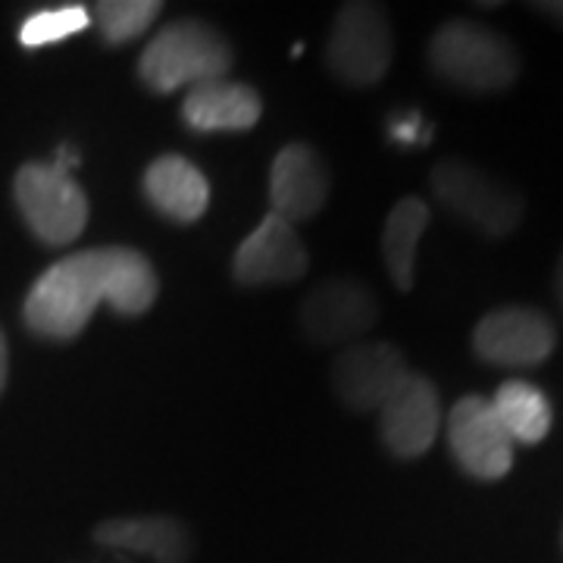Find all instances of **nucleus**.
Segmentation results:
<instances>
[{"mask_svg":"<svg viewBox=\"0 0 563 563\" xmlns=\"http://www.w3.org/2000/svg\"><path fill=\"white\" fill-rule=\"evenodd\" d=\"M157 273L141 251L88 247L41 273L22 317L41 339L69 342L91 322L98 303H110L120 317H141L157 301Z\"/></svg>","mask_w":563,"mask_h":563,"instance_id":"obj_1","label":"nucleus"},{"mask_svg":"<svg viewBox=\"0 0 563 563\" xmlns=\"http://www.w3.org/2000/svg\"><path fill=\"white\" fill-rule=\"evenodd\" d=\"M432 73L473 95H495L520 76V54L510 41L473 20H451L429 41Z\"/></svg>","mask_w":563,"mask_h":563,"instance_id":"obj_2","label":"nucleus"},{"mask_svg":"<svg viewBox=\"0 0 563 563\" xmlns=\"http://www.w3.org/2000/svg\"><path fill=\"white\" fill-rule=\"evenodd\" d=\"M229 69L232 44L201 20H176L163 25L139 60L141 81L161 95L225 79Z\"/></svg>","mask_w":563,"mask_h":563,"instance_id":"obj_3","label":"nucleus"},{"mask_svg":"<svg viewBox=\"0 0 563 563\" xmlns=\"http://www.w3.org/2000/svg\"><path fill=\"white\" fill-rule=\"evenodd\" d=\"M432 195L442 207L457 213L473 229H479L488 239L510 235L523 220V198L504 185L485 169L466 161H442L435 163L432 176Z\"/></svg>","mask_w":563,"mask_h":563,"instance_id":"obj_4","label":"nucleus"},{"mask_svg":"<svg viewBox=\"0 0 563 563\" xmlns=\"http://www.w3.org/2000/svg\"><path fill=\"white\" fill-rule=\"evenodd\" d=\"M13 195L25 225L44 244L57 247V244L76 242L88 225L85 191L79 188V181L57 169L54 163H25L16 173Z\"/></svg>","mask_w":563,"mask_h":563,"instance_id":"obj_5","label":"nucleus"},{"mask_svg":"<svg viewBox=\"0 0 563 563\" xmlns=\"http://www.w3.org/2000/svg\"><path fill=\"white\" fill-rule=\"evenodd\" d=\"M391 25L379 3L351 0L344 3L332 25V38L325 47L329 69L354 88H366L385 79L391 66Z\"/></svg>","mask_w":563,"mask_h":563,"instance_id":"obj_6","label":"nucleus"},{"mask_svg":"<svg viewBox=\"0 0 563 563\" xmlns=\"http://www.w3.org/2000/svg\"><path fill=\"white\" fill-rule=\"evenodd\" d=\"M448 444L463 473L476 479H501L514 466V442L488 398L466 395L448 413Z\"/></svg>","mask_w":563,"mask_h":563,"instance_id":"obj_7","label":"nucleus"},{"mask_svg":"<svg viewBox=\"0 0 563 563\" xmlns=\"http://www.w3.org/2000/svg\"><path fill=\"white\" fill-rule=\"evenodd\" d=\"M558 344L554 322L536 307H498L473 332V351L492 366H539Z\"/></svg>","mask_w":563,"mask_h":563,"instance_id":"obj_8","label":"nucleus"},{"mask_svg":"<svg viewBox=\"0 0 563 563\" xmlns=\"http://www.w3.org/2000/svg\"><path fill=\"white\" fill-rule=\"evenodd\" d=\"M379 320L373 291L354 279H332L317 285L301 303L303 332L320 344L354 342Z\"/></svg>","mask_w":563,"mask_h":563,"instance_id":"obj_9","label":"nucleus"},{"mask_svg":"<svg viewBox=\"0 0 563 563\" xmlns=\"http://www.w3.org/2000/svg\"><path fill=\"white\" fill-rule=\"evenodd\" d=\"M407 376L404 354L385 342L351 344L332 366V385L351 410H379Z\"/></svg>","mask_w":563,"mask_h":563,"instance_id":"obj_10","label":"nucleus"},{"mask_svg":"<svg viewBox=\"0 0 563 563\" xmlns=\"http://www.w3.org/2000/svg\"><path fill=\"white\" fill-rule=\"evenodd\" d=\"M442 401L439 388L426 376L410 373L404 385L379 407V432L395 457H420L439 439Z\"/></svg>","mask_w":563,"mask_h":563,"instance_id":"obj_11","label":"nucleus"},{"mask_svg":"<svg viewBox=\"0 0 563 563\" xmlns=\"http://www.w3.org/2000/svg\"><path fill=\"white\" fill-rule=\"evenodd\" d=\"M307 273V247L291 222L269 213L235 251L232 276L242 285H279L295 282Z\"/></svg>","mask_w":563,"mask_h":563,"instance_id":"obj_12","label":"nucleus"},{"mask_svg":"<svg viewBox=\"0 0 563 563\" xmlns=\"http://www.w3.org/2000/svg\"><path fill=\"white\" fill-rule=\"evenodd\" d=\"M329 195V169L322 157L301 141L285 144L269 169V203L285 222L313 220Z\"/></svg>","mask_w":563,"mask_h":563,"instance_id":"obj_13","label":"nucleus"},{"mask_svg":"<svg viewBox=\"0 0 563 563\" xmlns=\"http://www.w3.org/2000/svg\"><path fill=\"white\" fill-rule=\"evenodd\" d=\"M261 95L244 81H207L181 101V120L195 132H244L261 122Z\"/></svg>","mask_w":563,"mask_h":563,"instance_id":"obj_14","label":"nucleus"},{"mask_svg":"<svg viewBox=\"0 0 563 563\" xmlns=\"http://www.w3.org/2000/svg\"><path fill=\"white\" fill-rule=\"evenodd\" d=\"M144 198L166 220L188 225L207 213L210 181L191 161H185L179 154H166L147 166Z\"/></svg>","mask_w":563,"mask_h":563,"instance_id":"obj_15","label":"nucleus"},{"mask_svg":"<svg viewBox=\"0 0 563 563\" xmlns=\"http://www.w3.org/2000/svg\"><path fill=\"white\" fill-rule=\"evenodd\" d=\"M95 539L117 551L144 554L157 563H185L191 558V536L173 517H120L95 529Z\"/></svg>","mask_w":563,"mask_h":563,"instance_id":"obj_16","label":"nucleus"},{"mask_svg":"<svg viewBox=\"0 0 563 563\" xmlns=\"http://www.w3.org/2000/svg\"><path fill=\"white\" fill-rule=\"evenodd\" d=\"M429 225V207L420 198H404L391 207L383 229V257L391 282L410 291L413 288V269H417V247L422 232Z\"/></svg>","mask_w":563,"mask_h":563,"instance_id":"obj_17","label":"nucleus"},{"mask_svg":"<svg viewBox=\"0 0 563 563\" xmlns=\"http://www.w3.org/2000/svg\"><path fill=\"white\" fill-rule=\"evenodd\" d=\"M492 407H495V413H498V420H501L514 444H539L551 432L554 413H551L548 395L539 385L510 379L495 391Z\"/></svg>","mask_w":563,"mask_h":563,"instance_id":"obj_18","label":"nucleus"},{"mask_svg":"<svg viewBox=\"0 0 563 563\" xmlns=\"http://www.w3.org/2000/svg\"><path fill=\"white\" fill-rule=\"evenodd\" d=\"M161 10L163 3L157 0H101L95 7V20L107 44H129L154 25Z\"/></svg>","mask_w":563,"mask_h":563,"instance_id":"obj_19","label":"nucleus"},{"mask_svg":"<svg viewBox=\"0 0 563 563\" xmlns=\"http://www.w3.org/2000/svg\"><path fill=\"white\" fill-rule=\"evenodd\" d=\"M91 22V10L81 3H66V7H51V10H38L29 20L22 22L20 41L22 47H47L66 41L81 29H88Z\"/></svg>","mask_w":563,"mask_h":563,"instance_id":"obj_20","label":"nucleus"},{"mask_svg":"<svg viewBox=\"0 0 563 563\" xmlns=\"http://www.w3.org/2000/svg\"><path fill=\"white\" fill-rule=\"evenodd\" d=\"M429 135H432V129L422 122L417 110H398L388 117V139L401 147H422Z\"/></svg>","mask_w":563,"mask_h":563,"instance_id":"obj_21","label":"nucleus"},{"mask_svg":"<svg viewBox=\"0 0 563 563\" xmlns=\"http://www.w3.org/2000/svg\"><path fill=\"white\" fill-rule=\"evenodd\" d=\"M79 163H81V154L73 147V144H60V147H57V154H54V166H57V169H63V173H69V176H73V169H76Z\"/></svg>","mask_w":563,"mask_h":563,"instance_id":"obj_22","label":"nucleus"},{"mask_svg":"<svg viewBox=\"0 0 563 563\" xmlns=\"http://www.w3.org/2000/svg\"><path fill=\"white\" fill-rule=\"evenodd\" d=\"M532 10L548 16V20L563 22V0H542V3H532Z\"/></svg>","mask_w":563,"mask_h":563,"instance_id":"obj_23","label":"nucleus"},{"mask_svg":"<svg viewBox=\"0 0 563 563\" xmlns=\"http://www.w3.org/2000/svg\"><path fill=\"white\" fill-rule=\"evenodd\" d=\"M3 385H7V339L0 332V391H3Z\"/></svg>","mask_w":563,"mask_h":563,"instance_id":"obj_24","label":"nucleus"},{"mask_svg":"<svg viewBox=\"0 0 563 563\" xmlns=\"http://www.w3.org/2000/svg\"><path fill=\"white\" fill-rule=\"evenodd\" d=\"M554 288H558V298L563 303V254L561 261H558V273H554Z\"/></svg>","mask_w":563,"mask_h":563,"instance_id":"obj_25","label":"nucleus"}]
</instances>
